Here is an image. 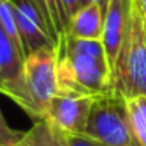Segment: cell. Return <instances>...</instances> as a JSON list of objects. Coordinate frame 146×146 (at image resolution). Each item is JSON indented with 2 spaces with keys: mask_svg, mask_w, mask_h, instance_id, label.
<instances>
[{
  "mask_svg": "<svg viewBox=\"0 0 146 146\" xmlns=\"http://www.w3.org/2000/svg\"><path fill=\"white\" fill-rule=\"evenodd\" d=\"M58 86L61 93L98 98L111 88V68L102 41L63 35L58 42Z\"/></svg>",
  "mask_w": 146,
  "mask_h": 146,
  "instance_id": "1",
  "label": "cell"
},
{
  "mask_svg": "<svg viewBox=\"0 0 146 146\" xmlns=\"http://www.w3.org/2000/svg\"><path fill=\"white\" fill-rule=\"evenodd\" d=\"M111 88L124 99L146 96V32L137 5L130 29L113 68Z\"/></svg>",
  "mask_w": 146,
  "mask_h": 146,
  "instance_id": "2",
  "label": "cell"
},
{
  "mask_svg": "<svg viewBox=\"0 0 146 146\" xmlns=\"http://www.w3.org/2000/svg\"><path fill=\"white\" fill-rule=\"evenodd\" d=\"M85 135L104 146H137L126 99L115 91L98 96L86 123Z\"/></svg>",
  "mask_w": 146,
  "mask_h": 146,
  "instance_id": "3",
  "label": "cell"
},
{
  "mask_svg": "<svg viewBox=\"0 0 146 146\" xmlns=\"http://www.w3.org/2000/svg\"><path fill=\"white\" fill-rule=\"evenodd\" d=\"M27 88L39 119H44L49 102L60 93L58 86V52L47 46L25 57Z\"/></svg>",
  "mask_w": 146,
  "mask_h": 146,
  "instance_id": "4",
  "label": "cell"
},
{
  "mask_svg": "<svg viewBox=\"0 0 146 146\" xmlns=\"http://www.w3.org/2000/svg\"><path fill=\"white\" fill-rule=\"evenodd\" d=\"M0 91L17 104L33 121L39 119L27 88L25 55L0 30Z\"/></svg>",
  "mask_w": 146,
  "mask_h": 146,
  "instance_id": "5",
  "label": "cell"
},
{
  "mask_svg": "<svg viewBox=\"0 0 146 146\" xmlns=\"http://www.w3.org/2000/svg\"><path fill=\"white\" fill-rule=\"evenodd\" d=\"M96 98L72 93H58L44 113V119L64 135H85L86 123Z\"/></svg>",
  "mask_w": 146,
  "mask_h": 146,
  "instance_id": "6",
  "label": "cell"
},
{
  "mask_svg": "<svg viewBox=\"0 0 146 146\" xmlns=\"http://www.w3.org/2000/svg\"><path fill=\"white\" fill-rule=\"evenodd\" d=\"M14 16L25 57L47 46L57 47L52 32L36 0H13Z\"/></svg>",
  "mask_w": 146,
  "mask_h": 146,
  "instance_id": "7",
  "label": "cell"
},
{
  "mask_svg": "<svg viewBox=\"0 0 146 146\" xmlns=\"http://www.w3.org/2000/svg\"><path fill=\"white\" fill-rule=\"evenodd\" d=\"M133 8H135L133 0H108L107 2L102 44L107 52L111 74H113V68L116 64L118 55L123 47L126 35L130 29V24H132Z\"/></svg>",
  "mask_w": 146,
  "mask_h": 146,
  "instance_id": "8",
  "label": "cell"
},
{
  "mask_svg": "<svg viewBox=\"0 0 146 146\" xmlns=\"http://www.w3.org/2000/svg\"><path fill=\"white\" fill-rule=\"evenodd\" d=\"M0 146H66L64 133L46 119L33 121L25 132L13 130L2 118Z\"/></svg>",
  "mask_w": 146,
  "mask_h": 146,
  "instance_id": "9",
  "label": "cell"
},
{
  "mask_svg": "<svg viewBox=\"0 0 146 146\" xmlns=\"http://www.w3.org/2000/svg\"><path fill=\"white\" fill-rule=\"evenodd\" d=\"M105 10L107 7L101 3H90L82 7L79 13L72 17L66 33L80 39L102 41Z\"/></svg>",
  "mask_w": 146,
  "mask_h": 146,
  "instance_id": "10",
  "label": "cell"
},
{
  "mask_svg": "<svg viewBox=\"0 0 146 146\" xmlns=\"http://www.w3.org/2000/svg\"><path fill=\"white\" fill-rule=\"evenodd\" d=\"M127 115L137 146H146V96L126 99Z\"/></svg>",
  "mask_w": 146,
  "mask_h": 146,
  "instance_id": "11",
  "label": "cell"
},
{
  "mask_svg": "<svg viewBox=\"0 0 146 146\" xmlns=\"http://www.w3.org/2000/svg\"><path fill=\"white\" fill-rule=\"evenodd\" d=\"M44 14L47 25L52 32L55 42H60L61 36L66 35V25H64V17H63V10H61V2L60 0H36Z\"/></svg>",
  "mask_w": 146,
  "mask_h": 146,
  "instance_id": "12",
  "label": "cell"
},
{
  "mask_svg": "<svg viewBox=\"0 0 146 146\" xmlns=\"http://www.w3.org/2000/svg\"><path fill=\"white\" fill-rule=\"evenodd\" d=\"M0 30H2V32L10 38V41L25 55L11 0H0Z\"/></svg>",
  "mask_w": 146,
  "mask_h": 146,
  "instance_id": "13",
  "label": "cell"
},
{
  "mask_svg": "<svg viewBox=\"0 0 146 146\" xmlns=\"http://www.w3.org/2000/svg\"><path fill=\"white\" fill-rule=\"evenodd\" d=\"M61 2V10H63V17H64V25H66V32L69 27L72 17L79 13V10L83 7L82 0H60Z\"/></svg>",
  "mask_w": 146,
  "mask_h": 146,
  "instance_id": "14",
  "label": "cell"
},
{
  "mask_svg": "<svg viewBox=\"0 0 146 146\" xmlns=\"http://www.w3.org/2000/svg\"><path fill=\"white\" fill-rule=\"evenodd\" d=\"M64 140H66V146H104L102 143L86 135H64Z\"/></svg>",
  "mask_w": 146,
  "mask_h": 146,
  "instance_id": "15",
  "label": "cell"
},
{
  "mask_svg": "<svg viewBox=\"0 0 146 146\" xmlns=\"http://www.w3.org/2000/svg\"><path fill=\"white\" fill-rule=\"evenodd\" d=\"M135 2V5L138 7V10L141 11V14L146 17V0H133Z\"/></svg>",
  "mask_w": 146,
  "mask_h": 146,
  "instance_id": "16",
  "label": "cell"
},
{
  "mask_svg": "<svg viewBox=\"0 0 146 146\" xmlns=\"http://www.w3.org/2000/svg\"><path fill=\"white\" fill-rule=\"evenodd\" d=\"M107 2L108 0H82V5H90V3H101V5H105L107 7Z\"/></svg>",
  "mask_w": 146,
  "mask_h": 146,
  "instance_id": "17",
  "label": "cell"
},
{
  "mask_svg": "<svg viewBox=\"0 0 146 146\" xmlns=\"http://www.w3.org/2000/svg\"><path fill=\"white\" fill-rule=\"evenodd\" d=\"M140 13H141V11H140ZM141 17H143V24H145V32H146V17L143 16V14H141Z\"/></svg>",
  "mask_w": 146,
  "mask_h": 146,
  "instance_id": "18",
  "label": "cell"
},
{
  "mask_svg": "<svg viewBox=\"0 0 146 146\" xmlns=\"http://www.w3.org/2000/svg\"><path fill=\"white\" fill-rule=\"evenodd\" d=\"M11 2H13V0H11Z\"/></svg>",
  "mask_w": 146,
  "mask_h": 146,
  "instance_id": "19",
  "label": "cell"
}]
</instances>
